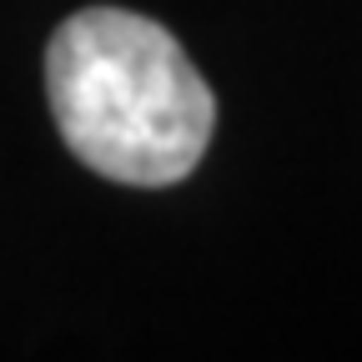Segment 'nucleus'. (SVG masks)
Masks as SVG:
<instances>
[{"label": "nucleus", "mask_w": 362, "mask_h": 362, "mask_svg": "<svg viewBox=\"0 0 362 362\" xmlns=\"http://www.w3.org/2000/svg\"><path fill=\"white\" fill-rule=\"evenodd\" d=\"M45 90L71 156L121 187L187 181L216 126L211 86L181 40L116 6H90L56 25Z\"/></svg>", "instance_id": "f257e3e1"}]
</instances>
